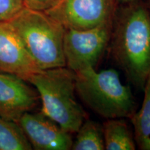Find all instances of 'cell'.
<instances>
[{
  "mask_svg": "<svg viewBox=\"0 0 150 150\" xmlns=\"http://www.w3.org/2000/svg\"><path fill=\"white\" fill-rule=\"evenodd\" d=\"M76 73V93L94 112L105 119L130 118L136 109L131 88L114 69L86 67Z\"/></svg>",
  "mask_w": 150,
  "mask_h": 150,
  "instance_id": "cell-3",
  "label": "cell"
},
{
  "mask_svg": "<svg viewBox=\"0 0 150 150\" xmlns=\"http://www.w3.org/2000/svg\"><path fill=\"white\" fill-rule=\"evenodd\" d=\"M35 150H70L72 134L42 113L27 112L18 122Z\"/></svg>",
  "mask_w": 150,
  "mask_h": 150,
  "instance_id": "cell-7",
  "label": "cell"
},
{
  "mask_svg": "<svg viewBox=\"0 0 150 150\" xmlns=\"http://www.w3.org/2000/svg\"><path fill=\"white\" fill-rule=\"evenodd\" d=\"M103 132L105 149H136L132 134L123 118L107 119L103 125Z\"/></svg>",
  "mask_w": 150,
  "mask_h": 150,
  "instance_id": "cell-10",
  "label": "cell"
},
{
  "mask_svg": "<svg viewBox=\"0 0 150 150\" xmlns=\"http://www.w3.org/2000/svg\"><path fill=\"white\" fill-rule=\"evenodd\" d=\"M25 81L34 86L42 102L41 113L65 131L76 133L86 113L76 98V73L67 67L40 70Z\"/></svg>",
  "mask_w": 150,
  "mask_h": 150,
  "instance_id": "cell-2",
  "label": "cell"
},
{
  "mask_svg": "<svg viewBox=\"0 0 150 150\" xmlns=\"http://www.w3.org/2000/svg\"><path fill=\"white\" fill-rule=\"evenodd\" d=\"M73 140L72 150L105 149L103 125L95 121L86 119L76 131Z\"/></svg>",
  "mask_w": 150,
  "mask_h": 150,
  "instance_id": "cell-12",
  "label": "cell"
},
{
  "mask_svg": "<svg viewBox=\"0 0 150 150\" xmlns=\"http://www.w3.org/2000/svg\"><path fill=\"white\" fill-rule=\"evenodd\" d=\"M143 1L144 3H145L146 7L147 8L148 11H149V14H150V0H144Z\"/></svg>",
  "mask_w": 150,
  "mask_h": 150,
  "instance_id": "cell-16",
  "label": "cell"
},
{
  "mask_svg": "<svg viewBox=\"0 0 150 150\" xmlns=\"http://www.w3.org/2000/svg\"><path fill=\"white\" fill-rule=\"evenodd\" d=\"M108 47L129 81L143 91L150 75V14L142 0L118 5Z\"/></svg>",
  "mask_w": 150,
  "mask_h": 150,
  "instance_id": "cell-1",
  "label": "cell"
},
{
  "mask_svg": "<svg viewBox=\"0 0 150 150\" xmlns=\"http://www.w3.org/2000/svg\"><path fill=\"white\" fill-rule=\"evenodd\" d=\"M112 22L86 30L65 29L63 52L67 68L76 72L86 67H96L108 46Z\"/></svg>",
  "mask_w": 150,
  "mask_h": 150,
  "instance_id": "cell-5",
  "label": "cell"
},
{
  "mask_svg": "<svg viewBox=\"0 0 150 150\" xmlns=\"http://www.w3.org/2000/svg\"><path fill=\"white\" fill-rule=\"evenodd\" d=\"M145 95L140 109L130 118L134 125L135 140L142 150H150V75L146 82Z\"/></svg>",
  "mask_w": 150,
  "mask_h": 150,
  "instance_id": "cell-11",
  "label": "cell"
},
{
  "mask_svg": "<svg viewBox=\"0 0 150 150\" xmlns=\"http://www.w3.org/2000/svg\"><path fill=\"white\" fill-rule=\"evenodd\" d=\"M38 94L23 79L0 72V116L18 122L37 104Z\"/></svg>",
  "mask_w": 150,
  "mask_h": 150,
  "instance_id": "cell-8",
  "label": "cell"
},
{
  "mask_svg": "<svg viewBox=\"0 0 150 150\" xmlns=\"http://www.w3.org/2000/svg\"><path fill=\"white\" fill-rule=\"evenodd\" d=\"M31 144L18 122L0 116V150H31Z\"/></svg>",
  "mask_w": 150,
  "mask_h": 150,
  "instance_id": "cell-13",
  "label": "cell"
},
{
  "mask_svg": "<svg viewBox=\"0 0 150 150\" xmlns=\"http://www.w3.org/2000/svg\"><path fill=\"white\" fill-rule=\"evenodd\" d=\"M117 0H59L46 13L65 29L86 30L111 21Z\"/></svg>",
  "mask_w": 150,
  "mask_h": 150,
  "instance_id": "cell-6",
  "label": "cell"
},
{
  "mask_svg": "<svg viewBox=\"0 0 150 150\" xmlns=\"http://www.w3.org/2000/svg\"><path fill=\"white\" fill-rule=\"evenodd\" d=\"M59 0H22L24 8L46 12L53 8Z\"/></svg>",
  "mask_w": 150,
  "mask_h": 150,
  "instance_id": "cell-15",
  "label": "cell"
},
{
  "mask_svg": "<svg viewBox=\"0 0 150 150\" xmlns=\"http://www.w3.org/2000/svg\"><path fill=\"white\" fill-rule=\"evenodd\" d=\"M23 8L22 0H0V21H9Z\"/></svg>",
  "mask_w": 150,
  "mask_h": 150,
  "instance_id": "cell-14",
  "label": "cell"
},
{
  "mask_svg": "<svg viewBox=\"0 0 150 150\" xmlns=\"http://www.w3.org/2000/svg\"><path fill=\"white\" fill-rule=\"evenodd\" d=\"M8 22L40 70L66 67L63 52L65 29L59 22L45 12L24 7Z\"/></svg>",
  "mask_w": 150,
  "mask_h": 150,
  "instance_id": "cell-4",
  "label": "cell"
},
{
  "mask_svg": "<svg viewBox=\"0 0 150 150\" xmlns=\"http://www.w3.org/2000/svg\"><path fill=\"white\" fill-rule=\"evenodd\" d=\"M40 70L10 22L0 21V72L25 80Z\"/></svg>",
  "mask_w": 150,
  "mask_h": 150,
  "instance_id": "cell-9",
  "label": "cell"
},
{
  "mask_svg": "<svg viewBox=\"0 0 150 150\" xmlns=\"http://www.w3.org/2000/svg\"><path fill=\"white\" fill-rule=\"evenodd\" d=\"M132 1V0H117L119 4H123V3L128 2V1Z\"/></svg>",
  "mask_w": 150,
  "mask_h": 150,
  "instance_id": "cell-17",
  "label": "cell"
}]
</instances>
